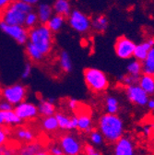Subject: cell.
Instances as JSON below:
<instances>
[{"label":"cell","mask_w":154,"mask_h":155,"mask_svg":"<svg viewBox=\"0 0 154 155\" xmlns=\"http://www.w3.org/2000/svg\"><path fill=\"white\" fill-rule=\"evenodd\" d=\"M0 30L18 45H26L29 39V30L23 25H8L0 22Z\"/></svg>","instance_id":"cell-7"},{"label":"cell","mask_w":154,"mask_h":155,"mask_svg":"<svg viewBox=\"0 0 154 155\" xmlns=\"http://www.w3.org/2000/svg\"><path fill=\"white\" fill-rule=\"evenodd\" d=\"M0 155H15V151L6 146L0 147Z\"/></svg>","instance_id":"cell-39"},{"label":"cell","mask_w":154,"mask_h":155,"mask_svg":"<svg viewBox=\"0 0 154 155\" xmlns=\"http://www.w3.org/2000/svg\"><path fill=\"white\" fill-rule=\"evenodd\" d=\"M147 106L149 110H154V99H149Z\"/></svg>","instance_id":"cell-43"},{"label":"cell","mask_w":154,"mask_h":155,"mask_svg":"<svg viewBox=\"0 0 154 155\" xmlns=\"http://www.w3.org/2000/svg\"><path fill=\"white\" fill-rule=\"evenodd\" d=\"M58 64L60 69L65 73H70L73 69L71 56L67 51H61L58 55Z\"/></svg>","instance_id":"cell-23"},{"label":"cell","mask_w":154,"mask_h":155,"mask_svg":"<svg viewBox=\"0 0 154 155\" xmlns=\"http://www.w3.org/2000/svg\"><path fill=\"white\" fill-rule=\"evenodd\" d=\"M142 73L154 77V46L150 49L145 60L142 62Z\"/></svg>","instance_id":"cell-24"},{"label":"cell","mask_w":154,"mask_h":155,"mask_svg":"<svg viewBox=\"0 0 154 155\" xmlns=\"http://www.w3.org/2000/svg\"><path fill=\"white\" fill-rule=\"evenodd\" d=\"M90 140L94 146H100L103 143L104 138L99 130H92L90 132Z\"/></svg>","instance_id":"cell-31"},{"label":"cell","mask_w":154,"mask_h":155,"mask_svg":"<svg viewBox=\"0 0 154 155\" xmlns=\"http://www.w3.org/2000/svg\"><path fill=\"white\" fill-rule=\"evenodd\" d=\"M136 43L126 36H120L114 44V52L121 59H130L134 55Z\"/></svg>","instance_id":"cell-8"},{"label":"cell","mask_w":154,"mask_h":155,"mask_svg":"<svg viewBox=\"0 0 154 155\" xmlns=\"http://www.w3.org/2000/svg\"><path fill=\"white\" fill-rule=\"evenodd\" d=\"M18 1L23 2V3H25V4H28V5L33 7V6H36V5L39 4L41 0H18Z\"/></svg>","instance_id":"cell-42"},{"label":"cell","mask_w":154,"mask_h":155,"mask_svg":"<svg viewBox=\"0 0 154 155\" xmlns=\"http://www.w3.org/2000/svg\"><path fill=\"white\" fill-rule=\"evenodd\" d=\"M99 131L108 142L115 143L123 137L124 122L116 114H104L98 123Z\"/></svg>","instance_id":"cell-1"},{"label":"cell","mask_w":154,"mask_h":155,"mask_svg":"<svg viewBox=\"0 0 154 155\" xmlns=\"http://www.w3.org/2000/svg\"><path fill=\"white\" fill-rule=\"evenodd\" d=\"M126 72L128 75L139 78L142 73V62L137 59H133L129 61V63L126 66Z\"/></svg>","instance_id":"cell-26"},{"label":"cell","mask_w":154,"mask_h":155,"mask_svg":"<svg viewBox=\"0 0 154 155\" xmlns=\"http://www.w3.org/2000/svg\"><path fill=\"white\" fill-rule=\"evenodd\" d=\"M13 111L22 121L34 119L39 114L37 105L31 102H27V101H24L14 106Z\"/></svg>","instance_id":"cell-10"},{"label":"cell","mask_w":154,"mask_h":155,"mask_svg":"<svg viewBox=\"0 0 154 155\" xmlns=\"http://www.w3.org/2000/svg\"><path fill=\"white\" fill-rule=\"evenodd\" d=\"M13 108H14V106L11 105L7 101H5V100H1V101H0V111H2V112L12 111Z\"/></svg>","instance_id":"cell-37"},{"label":"cell","mask_w":154,"mask_h":155,"mask_svg":"<svg viewBox=\"0 0 154 155\" xmlns=\"http://www.w3.org/2000/svg\"><path fill=\"white\" fill-rule=\"evenodd\" d=\"M47 100H48V101H49L50 103L54 104H55V98H53V97H50V98H48Z\"/></svg>","instance_id":"cell-46"},{"label":"cell","mask_w":154,"mask_h":155,"mask_svg":"<svg viewBox=\"0 0 154 155\" xmlns=\"http://www.w3.org/2000/svg\"><path fill=\"white\" fill-rule=\"evenodd\" d=\"M33 7L23 2L14 0L4 10L0 12V22L8 25H23L25 18Z\"/></svg>","instance_id":"cell-3"},{"label":"cell","mask_w":154,"mask_h":155,"mask_svg":"<svg viewBox=\"0 0 154 155\" xmlns=\"http://www.w3.org/2000/svg\"><path fill=\"white\" fill-rule=\"evenodd\" d=\"M140 88L148 94L152 95L154 94V77L147 74H142L139 77V83Z\"/></svg>","instance_id":"cell-22"},{"label":"cell","mask_w":154,"mask_h":155,"mask_svg":"<svg viewBox=\"0 0 154 155\" xmlns=\"http://www.w3.org/2000/svg\"><path fill=\"white\" fill-rule=\"evenodd\" d=\"M54 116L58 123V127L61 130L70 131L78 129V116L76 114L69 116L64 113H55Z\"/></svg>","instance_id":"cell-12"},{"label":"cell","mask_w":154,"mask_h":155,"mask_svg":"<svg viewBox=\"0 0 154 155\" xmlns=\"http://www.w3.org/2000/svg\"><path fill=\"white\" fill-rule=\"evenodd\" d=\"M31 73H32V65L30 62H28L24 65L23 69L21 71V79L22 80L29 79L31 75Z\"/></svg>","instance_id":"cell-33"},{"label":"cell","mask_w":154,"mask_h":155,"mask_svg":"<svg viewBox=\"0 0 154 155\" xmlns=\"http://www.w3.org/2000/svg\"><path fill=\"white\" fill-rule=\"evenodd\" d=\"M85 153H86V155H102L91 145H86L85 146Z\"/></svg>","instance_id":"cell-38"},{"label":"cell","mask_w":154,"mask_h":155,"mask_svg":"<svg viewBox=\"0 0 154 155\" xmlns=\"http://www.w3.org/2000/svg\"><path fill=\"white\" fill-rule=\"evenodd\" d=\"M35 12L38 16V18H39L40 24H46L47 21L50 19V18L54 15L52 5L46 2L38 4Z\"/></svg>","instance_id":"cell-15"},{"label":"cell","mask_w":154,"mask_h":155,"mask_svg":"<svg viewBox=\"0 0 154 155\" xmlns=\"http://www.w3.org/2000/svg\"><path fill=\"white\" fill-rule=\"evenodd\" d=\"M37 109L39 114H41L44 117H47V116H52L55 114L54 104L50 103L47 99H41L38 102Z\"/></svg>","instance_id":"cell-20"},{"label":"cell","mask_w":154,"mask_h":155,"mask_svg":"<svg viewBox=\"0 0 154 155\" xmlns=\"http://www.w3.org/2000/svg\"><path fill=\"white\" fill-rule=\"evenodd\" d=\"M28 42L47 56L54 49V33L45 24H38L29 30Z\"/></svg>","instance_id":"cell-2"},{"label":"cell","mask_w":154,"mask_h":155,"mask_svg":"<svg viewBox=\"0 0 154 155\" xmlns=\"http://www.w3.org/2000/svg\"><path fill=\"white\" fill-rule=\"evenodd\" d=\"M59 146L61 147L64 155H79L82 149L80 140L72 134L62 136Z\"/></svg>","instance_id":"cell-9"},{"label":"cell","mask_w":154,"mask_h":155,"mask_svg":"<svg viewBox=\"0 0 154 155\" xmlns=\"http://www.w3.org/2000/svg\"><path fill=\"white\" fill-rule=\"evenodd\" d=\"M36 155H50V153L47 151H44V150H40Z\"/></svg>","instance_id":"cell-45"},{"label":"cell","mask_w":154,"mask_h":155,"mask_svg":"<svg viewBox=\"0 0 154 155\" xmlns=\"http://www.w3.org/2000/svg\"><path fill=\"white\" fill-rule=\"evenodd\" d=\"M8 140V130L5 127H0V147L5 146Z\"/></svg>","instance_id":"cell-34"},{"label":"cell","mask_w":154,"mask_h":155,"mask_svg":"<svg viewBox=\"0 0 154 155\" xmlns=\"http://www.w3.org/2000/svg\"><path fill=\"white\" fill-rule=\"evenodd\" d=\"M38 24H40V22H39V18H38V16H37L35 10H32L30 13H28V15L25 18V21H24V26L28 30H31V29L34 28L35 26H37Z\"/></svg>","instance_id":"cell-30"},{"label":"cell","mask_w":154,"mask_h":155,"mask_svg":"<svg viewBox=\"0 0 154 155\" xmlns=\"http://www.w3.org/2000/svg\"><path fill=\"white\" fill-rule=\"evenodd\" d=\"M109 27V19L105 15H98L91 18V29L98 32L103 33L107 31Z\"/></svg>","instance_id":"cell-18"},{"label":"cell","mask_w":154,"mask_h":155,"mask_svg":"<svg viewBox=\"0 0 154 155\" xmlns=\"http://www.w3.org/2000/svg\"><path fill=\"white\" fill-rule=\"evenodd\" d=\"M117 80L123 83L124 85L126 86H130V85H134V84H138L139 83V78L138 77H134V76H131V75H120Z\"/></svg>","instance_id":"cell-32"},{"label":"cell","mask_w":154,"mask_h":155,"mask_svg":"<svg viewBox=\"0 0 154 155\" xmlns=\"http://www.w3.org/2000/svg\"><path fill=\"white\" fill-rule=\"evenodd\" d=\"M67 18L69 27L80 34H86L91 29V18L80 9H72Z\"/></svg>","instance_id":"cell-5"},{"label":"cell","mask_w":154,"mask_h":155,"mask_svg":"<svg viewBox=\"0 0 154 155\" xmlns=\"http://www.w3.org/2000/svg\"><path fill=\"white\" fill-rule=\"evenodd\" d=\"M40 150H42V145L39 142H31L21 149L18 155H36Z\"/></svg>","instance_id":"cell-27"},{"label":"cell","mask_w":154,"mask_h":155,"mask_svg":"<svg viewBox=\"0 0 154 155\" xmlns=\"http://www.w3.org/2000/svg\"><path fill=\"white\" fill-rule=\"evenodd\" d=\"M105 110L107 114H116L119 110V103L118 100L113 96H108L105 99Z\"/></svg>","instance_id":"cell-28"},{"label":"cell","mask_w":154,"mask_h":155,"mask_svg":"<svg viewBox=\"0 0 154 155\" xmlns=\"http://www.w3.org/2000/svg\"><path fill=\"white\" fill-rule=\"evenodd\" d=\"M7 123V112L0 111V127H3Z\"/></svg>","instance_id":"cell-41"},{"label":"cell","mask_w":154,"mask_h":155,"mask_svg":"<svg viewBox=\"0 0 154 155\" xmlns=\"http://www.w3.org/2000/svg\"><path fill=\"white\" fill-rule=\"evenodd\" d=\"M54 14L67 18L72 11V5L69 0H54L53 5Z\"/></svg>","instance_id":"cell-16"},{"label":"cell","mask_w":154,"mask_h":155,"mask_svg":"<svg viewBox=\"0 0 154 155\" xmlns=\"http://www.w3.org/2000/svg\"><path fill=\"white\" fill-rule=\"evenodd\" d=\"M42 127L47 132H54L58 129V123H57L55 116L52 115L44 117L42 121Z\"/></svg>","instance_id":"cell-29"},{"label":"cell","mask_w":154,"mask_h":155,"mask_svg":"<svg viewBox=\"0 0 154 155\" xmlns=\"http://www.w3.org/2000/svg\"><path fill=\"white\" fill-rule=\"evenodd\" d=\"M80 105V103L75 98H71L67 101V107L69 110H71L73 112H76L77 110H78Z\"/></svg>","instance_id":"cell-35"},{"label":"cell","mask_w":154,"mask_h":155,"mask_svg":"<svg viewBox=\"0 0 154 155\" xmlns=\"http://www.w3.org/2000/svg\"><path fill=\"white\" fill-rule=\"evenodd\" d=\"M0 91H1V90H0Z\"/></svg>","instance_id":"cell-47"},{"label":"cell","mask_w":154,"mask_h":155,"mask_svg":"<svg viewBox=\"0 0 154 155\" xmlns=\"http://www.w3.org/2000/svg\"><path fill=\"white\" fill-rule=\"evenodd\" d=\"M14 0H0V12L4 10L8 6H9Z\"/></svg>","instance_id":"cell-40"},{"label":"cell","mask_w":154,"mask_h":155,"mask_svg":"<svg viewBox=\"0 0 154 155\" xmlns=\"http://www.w3.org/2000/svg\"><path fill=\"white\" fill-rule=\"evenodd\" d=\"M50 155H64V152L59 145H53L49 150Z\"/></svg>","instance_id":"cell-36"},{"label":"cell","mask_w":154,"mask_h":155,"mask_svg":"<svg viewBox=\"0 0 154 155\" xmlns=\"http://www.w3.org/2000/svg\"><path fill=\"white\" fill-rule=\"evenodd\" d=\"M154 46V37H149L145 41L137 44L133 57L140 62H143L150 49Z\"/></svg>","instance_id":"cell-13"},{"label":"cell","mask_w":154,"mask_h":155,"mask_svg":"<svg viewBox=\"0 0 154 155\" xmlns=\"http://www.w3.org/2000/svg\"><path fill=\"white\" fill-rule=\"evenodd\" d=\"M15 135L18 140L22 141L26 144L32 142L34 140V137H35V135L32 130H31L29 128H25V127L18 128L15 131Z\"/></svg>","instance_id":"cell-25"},{"label":"cell","mask_w":154,"mask_h":155,"mask_svg":"<svg viewBox=\"0 0 154 155\" xmlns=\"http://www.w3.org/2000/svg\"><path fill=\"white\" fill-rule=\"evenodd\" d=\"M83 76L87 87L93 92H103L106 91L109 86L108 78L101 69L87 68L83 72Z\"/></svg>","instance_id":"cell-4"},{"label":"cell","mask_w":154,"mask_h":155,"mask_svg":"<svg viewBox=\"0 0 154 155\" xmlns=\"http://www.w3.org/2000/svg\"><path fill=\"white\" fill-rule=\"evenodd\" d=\"M126 94L127 99L134 104L139 106H145L149 101V95L140 88L139 84L126 86Z\"/></svg>","instance_id":"cell-11"},{"label":"cell","mask_w":154,"mask_h":155,"mask_svg":"<svg viewBox=\"0 0 154 155\" xmlns=\"http://www.w3.org/2000/svg\"><path fill=\"white\" fill-rule=\"evenodd\" d=\"M66 18H65L63 16L54 14L45 25L48 27V29L53 33H57L60 31H62V29L64 28V26L66 24Z\"/></svg>","instance_id":"cell-19"},{"label":"cell","mask_w":154,"mask_h":155,"mask_svg":"<svg viewBox=\"0 0 154 155\" xmlns=\"http://www.w3.org/2000/svg\"><path fill=\"white\" fill-rule=\"evenodd\" d=\"M0 96L3 100L9 103L11 105L16 106L25 101L27 96V89L21 83H15L3 88L0 91Z\"/></svg>","instance_id":"cell-6"},{"label":"cell","mask_w":154,"mask_h":155,"mask_svg":"<svg viewBox=\"0 0 154 155\" xmlns=\"http://www.w3.org/2000/svg\"><path fill=\"white\" fill-rule=\"evenodd\" d=\"M77 116H78V129L85 132L90 133L92 131V119L91 116L88 113H76Z\"/></svg>","instance_id":"cell-17"},{"label":"cell","mask_w":154,"mask_h":155,"mask_svg":"<svg viewBox=\"0 0 154 155\" xmlns=\"http://www.w3.org/2000/svg\"><path fill=\"white\" fill-rule=\"evenodd\" d=\"M114 155H135V148L132 140L127 137H122L115 142Z\"/></svg>","instance_id":"cell-14"},{"label":"cell","mask_w":154,"mask_h":155,"mask_svg":"<svg viewBox=\"0 0 154 155\" xmlns=\"http://www.w3.org/2000/svg\"><path fill=\"white\" fill-rule=\"evenodd\" d=\"M25 52L27 56L30 58V60L35 63L43 62L46 57L43 53H41L34 45H32L29 42L25 45Z\"/></svg>","instance_id":"cell-21"},{"label":"cell","mask_w":154,"mask_h":155,"mask_svg":"<svg viewBox=\"0 0 154 155\" xmlns=\"http://www.w3.org/2000/svg\"><path fill=\"white\" fill-rule=\"evenodd\" d=\"M143 132L145 135H149L150 134V127L149 126H145L143 127Z\"/></svg>","instance_id":"cell-44"}]
</instances>
